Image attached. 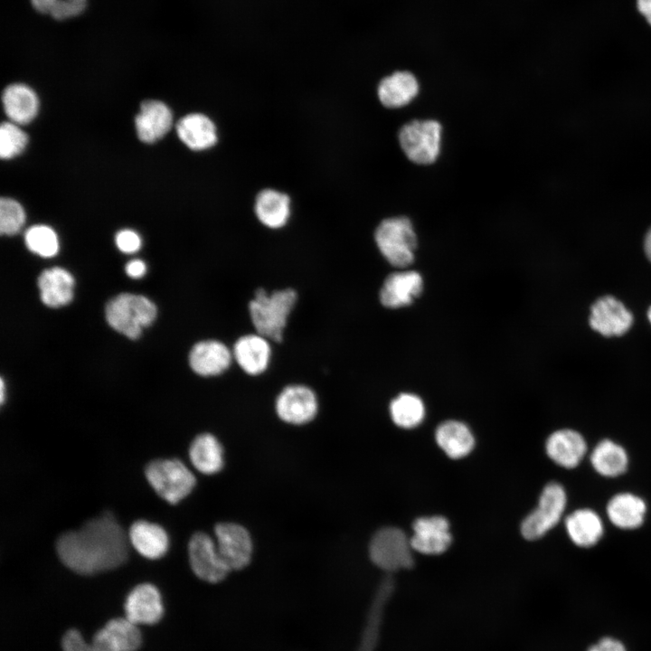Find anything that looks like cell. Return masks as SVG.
<instances>
[{
    "mask_svg": "<svg viewBox=\"0 0 651 651\" xmlns=\"http://www.w3.org/2000/svg\"><path fill=\"white\" fill-rule=\"evenodd\" d=\"M128 537L111 514L92 518L61 534L56 551L61 562L82 575L115 569L128 556Z\"/></svg>",
    "mask_w": 651,
    "mask_h": 651,
    "instance_id": "6da1fadb",
    "label": "cell"
},
{
    "mask_svg": "<svg viewBox=\"0 0 651 651\" xmlns=\"http://www.w3.org/2000/svg\"><path fill=\"white\" fill-rule=\"evenodd\" d=\"M297 299V295L293 288L276 290L270 294L258 288L249 303V313L256 332L269 340L280 342Z\"/></svg>",
    "mask_w": 651,
    "mask_h": 651,
    "instance_id": "7a4b0ae2",
    "label": "cell"
},
{
    "mask_svg": "<svg viewBox=\"0 0 651 651\" xmlns=\"http://www.w3.org/2000/svg\"><path fill=\"white\" fill-rule=\"evenodd\" d=\"M442 125L434 118L411 119L398 131L399 146L405 156L418 165L434 164L441 151Z\"/></svg>",
    "mask_w": 651,
    "mask_h": 651,
    "instance_id": "3957f363",
    "label": "cell"
},
{
    "mask_svg": "<svg viewBox=\"0 0 651 651\" xmlns=\"http://www.w3.org/2000/svg\"><path fill=\"white\" fill-rule=\"evenodd\" d=\"M105 315L113 329L130 339H136L141 335L142 329L155 320L156 307L144 296L124 293L107 304Z\"/></svg>",
    "mask_w": 651,
    "mask_h": 651,
    "instance_id": "277c9868",
    "label": "cell"
},
{
    "mask_svg": "<svg viewBox=\"0 0 651 651\" xmlns=\"http://www.w3.org/2000/svg\"><path fill=\"white\" fill-rule=\"evenodd\" d=\"M374 240L379 250L391 264L406 267L413 261L418 240L409 217L402 215L383 219L375 230Z\"/></svg>",
    "mask_w": 651,
    "mask_h": 651,
    "instance_id": "5b68a950",
    "label": "cell"
},
{
    "mask_svg": "<svg viewBox=\"0 0 651 651\" xmlns=\"http://www.w3.org/2000/svg\"><path fill=\"white\" fill-rule=\"evenodd\" d=\"M146 477L156 494L175 505L187 496L195 486V477L179 459L158 458L145 468Z\"/></svg>",
    "mask_w": 651,
    "mask_h": 651,
    "instance_id": "8992f818",
    "label": "cell"
},
{
    "mask_svg": "<svg viewBox=\"0 0 651 651\" xmlns=\"http://www.w3.org/2000/svg\"><path fill=\"white\" fill-rule=\"evenodd\" d=\"M410 539L396 527H384L376 532L369 545L372 561L385 571L410 569L414 564Z\"/></svg>",
    "mask_w": 651,
    "mask_h": 651,
    "instance_id": "52a82bcc",
    "label": "cell"
},
{
    "mask_svg": "<svg viewBox=\"0 0 651 651\" xmlns=\"http://www.w3.org/2000/svg\"><path fill=\"white\" fill-rule=\"evenodd\" d=\"M567 505L564 487L557 482H550L542 489L537 507L521 524L522 535L530 541L545 535L561 520Z\"/></svg>",
    "mask_w": 651,
    "mask_h": 651,
    "instance_id": "ba28073f",
    "label": "cell"
},
{
    "mask_svg": "<svg viewBox=\"0 0 651 651\" xmlns=\"http://www.w3.org/2000/svg\"><path fill=\"white\" fill-rule=\"evenodd\" d=\"M189 562L201 580L217 583L231 571L221 558L214 541L204 533H195L188 543Z\"/></svg>",
    "mask_w": 651,
    "mask_h": 651,
    "instance_id": "9c48e42d",
    "label": "cell"
},
{
    "mask_svg": "<svg viewBox=\"0 0 651 651\" xmlns=\"http://www.w3.org/2000/svg\"><path fill=\"white\" fill-rule=\"evenodd\" d=\"M217 550L230 571L246 567L251 559L252 541L248 531L234 523H220L214 528Z\"/></svg>",
    "mask_w": 651,
    "mask_h": 651,
    "instance_id": "30bf717a",
    "label": "cell"
},
{
    "mask_svg": "<svg viewBox=\"0 0 651 651\" xmlns=\"http://www.w3.org/2000/svg\"><path fill=\"white\" fill-rule=\"evenodd\" d=\"M318 401L309 387L292 384L285 387L276 400L278 416L285 422L301 425L311 421L316 415Z\"/></svg>",
    "mask_w": 651,
    "mask_h": 651,
    "instance_id": "8fae6325",
    "label": "cell"
},
{
    "mask_svg": "<svg viewBox=\"0 0 651 651\" xmlns=\"http://www.w3.org/2000/svg\"><path fill=\"white\" fill-rule=\"evenodd\" d=\"M632 322L631 313L611 296L599 297L591 306L590 325L592 329L605 336L625 334Z\"/></svg>",
    "mask_w": 651,
    "mask_h": 651,
    "instance_id": "7c38bea8",
    "label": "cell"
},
{
    "mask_svg": "<svg viewBox=\"0 0 651 651\" xmlns=\"http://www.w3.org/2000/svg\"><path fill=\"white\" fill-rule=\"evenodd\" d=\"M412 549L423 554H440L452 542L448 521L443 516L420 517L412 524Z\"/></svg>",
    "mask_w": 651,
    "mask_h": 651,
    "instance_id": "4fadbf2b",
    "label": "cell"
},
{
    "mask_svg": "<svg viewBox=\"0 0 651 651\" xmlns=\"http://www.w3.org/2000/svg\"><path fill=\"white\" fill-rule=\"evenodd\" d=\"M125 612L126 618L137 625L157 623L164 613L157 588L150 583L136 586L126 599Z\"/></svg>",
    "mask_w": 651,
    "mask_h": 651,
    "instance_id": "5bb4252c",
    "label": "cell"
},
{
    "mask_svg": "<svg viewBox=\"0 0 651 651\" xmlns=\"http://www.w3.org/2000/svg\"><path fill=\"white\" fill-rule=\"evenodd\" d=\"M232 359V352L217 340L198 342L189 354V364L192 370L201 376H216L222 373L230 367Z\"/></svg>",
    "mask_w": 651,
    "mask_h": 651,
    "instance_id": "9a60e30c",
    "label": "cell"
},
{
    "mask_svg": "<svg viewBox=\"0 0 651 651\" xmlns=\"http://www.w3.org/2000/svg\"><path fill=\"white\" fill-rule=\"evenodd\" d=\"M545 450L555 464L565 468H574L583 459L587 452V443L578 431L562 429L549 436Z\"/></svg>",
    "mask_w": 651,
    "mask_h": 651,
    "instance_id": "2e32d148",
    "label": "cell"
},
{
    "mask_svg": "<svg viewBox=\"0 0 651 651\" xmlns=\"http://www.w3.org/2000/svg\"><path fill=\"white\" fill-rule=\"evenodd\" d=\"M420 92L417 77L409 71H396L382 78L377 87V96L387 108H401L409 105Z\"/></svg>",
    "mask_w": 651,
    "mask_h": 651,
    "instance_id": "e0dca14e",
    "label": "cell"
},
{
    "mask_svg": "<svg viewBox=\"0 0 651 651\" xmlns=\"http://www.w3.org/2000/svg\"><path fill=\"white\" fill-rule=\"evenodd\" d=\"M232 355L246 373L252 376L261 374L270 361L269 339L258 333L241 336L233 345Z\"/></svg>",
    "mask_w": 651,
    "mask_h": 651,
    "instance_id": "ac0fdd59",
    "label": "cell"
},
{
    "mask_svg": "<svg viewBox=\"0 0 651 651\" xmlns=\"http://www.w3.org/2000/svg\"><path fill=\"white\" fill-rule=\"evenodd\" d=\"M423 287L420 274L414 270L391 273L381 288L379 297L387 307L396 308L412 302Z\"/></svg>",
    "mask_w": 651,
    "mask_h": 651,
    "instance_id": "d6986e66",
    "label": "cell"
},
{
    "mask_svg": "<svg viewBox=\"0 0 651 651\" xmlns=\"http://www.w3.org/2000/svg\"><path fill=\"white\" fill-rule=\"evenodd\" d=\"M172 123L170 108L158 100L143 102L135 118L137 134L145 143H154L162 138L171 128Z\"/></svg>",
    "mask_w": 651,
    "mask_h": 651,
    "instance_id": "ffe728a7",
    "label": "cell"
},
{
    "mask_svg": "<svg viewBox=\"0 0 651 651\" xmlns=\"http://www.w3.org/2000/svg\"><path fill=\"white\" fill-rule=\"evenodd\" d=\"M606 511L613 525L623 530H632L643 524L646 504L643 498L635 494L622 492L609 499Z\"/></svg>",
    "mask_w": 651,
    "mask_h": 651,
    "instance_id": "44dd1931",
    "label": "cell"
},
{
    "mask_svg": "<svg viewBox=\"0 0 651 651\" xmlns=\"http://www.w3.org/2000/svg\"><path fill=\"white\" fill-rule=\"evenodd\" d=\"M128 540L143 557L155 560L167 552L169 540L165 529L157 524L138 520L132 524Z\"/></svg>",
    "mask_w": 651,
    "mask_h": 651,
    "instance_id": "7402d4cb",
    "label": "cell"
},
{
    "mask_svg": "<svg viewBox=\"0 0 651 651\" xmlns=\"http://www.w3.org/2000/svg\"><path fill=\"white\" fill-rule=\"evenodd\" d=\"M565 527L571 541L581 548L594 546L604 533L600 516L592 509L580 508L565 519Z\"/></svg>",
    "mask_w": 651,
    "mask_h": 651,
    "instance_id": "603a6c76",
    "label": "cell"
},
{
    "mask_svg": "<svg viewBox=\"0 0 651 651\" xmlns=\"http://www.w3.org/2000/svg\"><path fill=\"white\" fill-rule=\"evenodd\" d=\"M74 278L62 268L43 270L38 278V288L42 303L50 307L69 304L73 297Z\"/></svg>",
    "mask_w": 651,
    "mask_h": 651,
    "instance_id": "cb8c5ba5",
    "label": "cell"
},
{
    "mask_svg": "<svg viewBox=\"0 0 651 651\" xmlns=\"http://www.w3.org/2000/svg\"><path fill=\"white\" fill-rule=\"evenodd\" d=\"M6 116L15 124H26L36 116L39 107L35 92L28 86L14 83L7 86L2 96Z\"/></svg>",
    "mask_w": 651,
    "mask_h": 651,
    "instance_id": "d4e9b609",
    "label": "cell"
},
{
    "mask_svg": "<svg viewBox=\"0 0 651 651\" xmlns=\"http://www.w3.org/2000/svg\"><path fill=\"white\" fill-rule=\"evenodd\" d=\"M181 141L192 150H203L217 141L216 128L212 121L203 114L193 113L182 118L176 124Z\"/></svg>",
    "mask_w": 651,
    "mask_h": 651,
    "instance_id": "484cf974",
    "label": "cell"
},
{
    "mask_svg": "<svg viewBox=\"0 0 651 651\" xmlns=\"http://www.w3.org/2000/svg\"><path fill=\"white\" fill-rule=\"evenodd\" d=\"M436 441L451 458H461L474 448L475 439L468 427L461 421L446 420L436 429Z\"/></svg>",
    "mask_w": 651,
    "mask_h": 651,
    "instance_id": "4316f807",
    "label": "cell"
},
{
    "mask_svg": "<svg viewBox=\"0 0 651 651\" xmlns=\"http://www.w3.org/2000/svg\"><path fill=\"white\" fill-rule=\"evenodd\" d=\"M590 460L597 473L605 477L623 475L628 466L626 449L611 439L600 440L593 448Z\"/></svg>",
    "mask_w": 651,
    "mask_h": 651,
    "instance_id": "83f0119b",
    "label": "cell"
},
{
    "mask_svg": "<svg viewBox=\"0 0 651 651\" xmlns=\"http://www.w3.org/2000/svg\"><path fill=\"white\" fill-rule=\"evenodd\" d=\"M189 457L193 466L206 475L221 471L224 464L222 447L218 439L209 433L200 434L192 441Z\"/></svg>",
    "mask_w": 651,
    "mask_h": 651,
    "instance_id": "f1b7e54d",
    "label": "cell"
},
{
    "mask_svg": "<svg viewBox=\"0 0 651 651\" xmlns=\"http://www.w3.org/2000/svg\"><path fill=\"white\" fill-rule=\"evenodd\" d=\"M393 588L394 584L392 577L385 578L379 586L369 609L356 651H374L379 639L383 608L392 595Z\"/></svg>",
    "mask_w": 651,
    "mask_h": 651,
    "instance_id": "f546056e",
    "label": "cell"
},
{
    "mask_svg": "<svg viewBox=\"0 0 651 651\" xmlns=\"http://www.w3.org/2000/svg\"><path fill=\"white\" fill-rule=\"evenodd\" d=\"M255 212L264 225L272 229L280 228L289 216V198L275 190H263L257 196Z\"/></svg>",
    "mask_w": 651,
    "mask_h": 651,
    "instance_id": "4dcf8cb0",
    "label": "cell"
},
{
    "mask_svg": "<svg viewBox=\"0 0 651 651\" xmlns=\"http://www.w3.org/2000/svg\"><path fill=\"white\" fill-rule=\"evenodd\" d=\"M390 413L397 426L410 429L423 420L425 408L421 399L417 395L401 393L391 402Z\"/></svg>",
    "mask_w": 651,
    "mask_h": 651,
    "instance_id": "1f68e13d",
    "label": "cell"
},
{
    "mask_svg": "<svg viewBox=\"0 0 651 651\" xmlns=\"http://www.w3.org/2000/svg\"><path fill=\"white\" fill-rule=\"evenodd\" d=\"M103 628L120 651H137L141 646L142 636L137 625L127 618L111 619Z\"/></svg>",
    "mask_w": 651,
    "mask_h": 651,
    "instance_id": "d6a6232c",
    "label": "cell"
},
{
    "mask_svg": "<svg viewBox=\"0 0 651 651\" xmlns=\"http://www.w3.org/2000/svg\"><path fill=\"white\" fill-rule=\"evenodd\" d=\"M27 248L33 253L51 258L59 250V240L56 232L47 225H34L24 234Z\"/></svg>",
    "mask_w": 651,
    "mask_h": 651,
    "instance_id": "836d02e7",
    "label": "cell"
},
{
    "mask_svg": "<svg viewBox=\"0 0 651 651\" xmlns=\"http://www.w3.org/2000/svg\"><path fill=\"white\" fill-rule=\"evenodd\" d=\"M63 651H120L108 634L101 628L90 643L85 642L76 629H71L64 635L61 642Z\"/></svg>",
    "mask_w": 651,
    "mask_h": 651,
    "instance_id": "e575fe53",
    "label": "cell"
},
{
    "mask_svg": "<svg viewBox=\"0 0 651 651\" xmlns=\"http://www.w3.org/2000/svg\"><path fill=\"white\" fill-rule=\"evenodd\" d=\"M30 3L38 13L58 21L76 17L87 7V0H30Z\"/></svg>",
    "mask_w": 651,
    "mask_h": 651,
    "instance_id": "d590c367",
    "label": "cell"
},
{
    "mask_svg": "<svg viewBox=\"0 0 651 651\" xmlns=\"http://www.w3.org/2000/svg\"><path fill=\"white\" fill-rule=\"evenodd\" d=\"M27 135L15 123L3 122L0 127V156L10 159L19 155L26 146Z\"/></svg>",
    "mask_w": 651,
    "mask_h": 651,
    "instance_id": "8d00e7d4",
    "label": "cell"
},
{
    "mask_svg": "<svg viewBox=\"0 0 651 651\" xmlns=\"http://www.w3.org/2000/svg\"><path fill=\"white\" fill-rule=\"evenodd\" d=\"M25 222V212L22 205L14 199L2 198L0 201V231L3 235L17 233Z\"/></svg>",
    "mask_w": 651,
    "mask_h": 651,
    "instance_id": "74e56055",
    "label": "cell"
},
{
    "mask_svg": "<svg viewBox=\"0 0 651 651\" xmlns=\"http://www.w3.org/2000/svg\"><path fill=\"white\" fill-rule=\"evenodd\" d=\"M118 249L124 253H134L141 247L140 236L132 230L119 231L115 238Z\"/></svg>",
    "mask_w": 651,
    "mask_h": 651,
    "instance_id": "f35d334b",
    "label": "cell"
},
{
    "mask_svg": "<svg viewBox=\"0 0 651 651\" xmlns=\"http://www.w3.org/2000/svg\"><path fill=\"white\" fill-rule=\"evenodd\" d=\"M587 651H627L624 645L612 637H603Z\"/></svg>",
    "mask_w": 651,
    "mask_h": 651,
    "instance_id": "ab89813d",
    "label": "cell"
},
{
    "mask_svg": "<svg viewBox=\"0 0 651 651\" xmlns=\"http://www.w3.org/2000/svg\"><path fill=\"white\" fill-rule=\"evenodd\" d=\"M125 271L130 278H142L146 272V266L141 259H132L125 267Z\"/></svg>",
    "mask_w": 651,
    "mask_h": 651,
    "instance_id": "60d3db41",
    "label": "cell"
},
{
    "mask_svg": "<svg viewBox=\"0 0 651 651\" xmlns=\"http://www.w3.org/2000/svg\"><path fill=\"white\" fill-rule=\"evenodd\" d=\"M638 11L651 25V0H637Z\"/></svg>",
    "mask_w": 651,
    "mask_h": 651,
    "instance_id": "b9f144b4",
    "label": "cell"
},
{
    "mask_svg": "<svg viewBox=\"0 0 651 651\" xmlns=\"http://www.w3.org/2000/svg\"><path fill=\"white\" fill-rule=\"evenodd\" d=\"M645 251L651 261V229L647 231L646 238H645Z\"/></svg>",
    "mask_w": 651,
    "mask_h": 651,
    "instance_id": "7bdbcfd3",
    "label": "cell"
},
{
    "mask_svg": "<svg viewBox=\"0 0 651 651\" xmlns=\"http://www.w3.org/2000/svg\"><path fill=\"white\" fill-rule=\"evenodd\" d=\"M0 385H1L0 401H1V403H3L4 400H5V382H4L3 379H1Z\"/></svg>",
    "mask_w": 651,
    "mask_h": 651,
    "instance_id": "ee69618b",
    "label": "cell"
},
{
    "mask_svg": "<svg viewBox=\"0 0 651 651\" xmlns=\"http://www.w3.org/2000/svg\"><path fill=\"white\" fill-rule=\"evenodd\" d=\"M647 316H648V319H649V321H650V323H651V307H650V308H649V310H648V312H647Z\"/></svg>",
    "mask_w": 651,
    "mask_h": 651,
    "instance_id": "f6af8a7d",
    "label": "cell"
}]
</instances>
